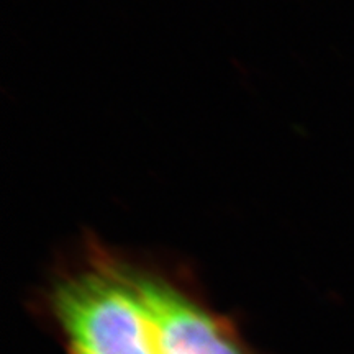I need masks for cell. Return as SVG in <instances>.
Returning a JSON list of instances; mask_svg holds the SVG:
<instances>
[{"label": "cell", "instance_id": "obj_1", "mask_svg": "<svg viewBox=\"0 0 354 354\" xmlns=\"http://www.w3.org/2000/svg\"><path fill=\"white\" fill-rule=\"evenodd\" d=\"M48 308L66 354H158L133 266L107 254L59 277Z\"/></svg>", "mask_w": 354, "mask_h": 354}, {"label": "cell", "instance_id": "obj_2", "mask_svg": "<svg viewBox=\"0 0 354 354\" xmlns=\"http://www.w3.org/2000/svg\"><path fill=\"white\" fill-rule=\"evenodd\" d=\"M133 279L158 354H258L230 318L215 312L194 290L135 266Z\"/></svg>", "mask_w": 354, "mask_h": 354}]
</instances>
